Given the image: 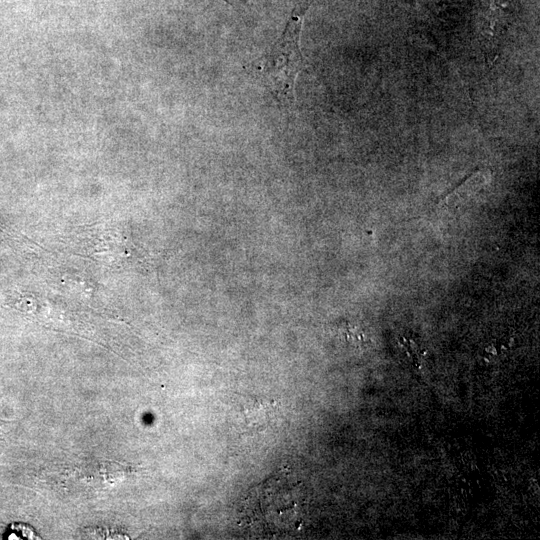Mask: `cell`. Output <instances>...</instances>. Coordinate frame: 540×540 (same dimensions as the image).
Instances as JSON below:
<instances>
[{"instance_id":"7a4b0ae2","label":"cell","mask_w":540,"mask_h":540,"mask_svg":"<svg viewBox=\"0 0 540 540\" xmlns=\"http://www.w3.org/2000/svg\"><path fill=\"white\" fill-rule=\"evenodd\" d=\"M296 484L287 476H276L252 490L244 503L247 526L263 534L286 533L300 522L301 501Z\"/></svg>"},{"instance_id":"3957f363","label":"cell","mask_w":540,"mask_h":540,"mask_svg":"<svg viewBox=\"0 0 540 540\" xmlns=\"http://www.w3.org/2000/svg\"><path fill=\"white\" fill-rule=\"evenodd\" d=\"M14 533L13 534H10L9 536H17L15 539H25V538H28L27 536H29L28 533H24L23 531L25 530V528H22V525H17V527L15 525H12V528H11Z\"/></svg>"},{"instance_id":"6da1fadb","label":"cell","mask_w":540,"mask_h":540,"mask_svg":"<svg viewBox=\"0 0 540 540\" xmlns=\"http://www.w3.org/2000/svg\"><path fill=\"white\" fill-rule=\"evenodd\" d=\"M309 1H299L292 10L286 27L271 48L257 61L256 70L271 93L283 103L295 100V81L305 67L300 49V33Z\"/></svg>"}]
</instances>
